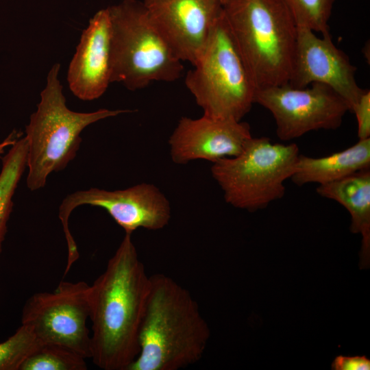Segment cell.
Returning a JSON list of instances; mask_svg holds the SVG:
<instances>
[{
	"label": "cell",
	"mask_w": 370,
	"mask_h": 370,
	"mask_svg": "<svg viewBox=\"0 0 370 370\" xmlns=\"http://www.w3.org/2000/svg\"><path fill=\"white\" fill-rule=\"evenodd\" d=\"M252 137L247 123L210 117H182L169 139L172 161L186 164L195 160L211 162L241 153Z\"/></svg>",
	"instance_id": "cell-13"
},
{
	"label": "cell",
	"mask_w": 370,
	"mask_h": 370,
	"mask_svg": "<svg viewBox=\"0 0 370 370\" xmlns=\"http://www.w3.org/2000/svg\"><path fill=\"white\" fill-rule=\"evenodd\" d=\"M41 343L27 325L21 324L12 336L0 343V370H20Z\"/></svg>",
	"instance_id": "cell-20"
},
{
	"label": "cell",
	"mask_w": 370,
	"mask_h": 370,
	"mask_svg": "<svg viewBox=\"0 0 370 370\" xmlns=\"http://www.w3.org/2000/svg\"><path fill=\"white\" fill-rule=\"evenodd\" d=\"M21 134L16 130H14L3 141H1L0 143V155L4 152L7 147L12 146L21 136Z\"/></svg>",
	"instance_id": "cell-23"
},
{
	"label": "cell",
	"mask_w": 370,
	"mask_h": 370,
	"mask_svg": "<svg viewBox=\"0 0 370 370\" xmlns=\"http://www.w3.org/2000/svg\"><path fill=\"white\" fill-rule=\"evenodd\" d=\"M185 84L210 117L237 121L254 103L256 85L239 51L223 9Z\"/></svg>",
	"instance_id": "cell-6"
},
{
	"label": "cell",
	"mask_w": 370,
	"mask_h": 370,
	"mask_svg": "<svg viewBox=\"0 0 370 370\" xmlns=\"http://www.w3.org/2000/svg\"><path fill=\"white\" fill-rule=\"evenodd\" d=\"M293 16L297 26L305 27L321 35L330 33L329 21L336 0H281Z\"/></svg>",
	"instance_id": "cell-19"
},
{
	"label": "cell",
	"mask_w": 370,
	"mask_h": 370,
	"mask_svg": "<svg viewBox=\"0 0 370 370\" xmlns=\"http://www.w3.org/2000/svg\"><path fill=\"white\" fill-rule=\"evenodd\" d=\"M210 330L190 293L164 274L150 276L139 352L127 370H178L199 361Z\"/></svg>",
	"instance_id": "cell-2"
},
{
	"label": "cell",
	"mask_w": 370,
	"mask_h": 370,
	"mask_svg": "<svg viewBox=\"0 0 370 370\" xmlns=\"http://www.w3.org/2000/svg\"><path fill=\"white\" fill-rule=\"evenodd\" d=\"M27 145L18 138L2 158L0 172V254L7 232V225L13 208L12 198L27 168Z\"/></svg>",
	"instance_id": "cell-17"
},
{
	"label": "cell",
	"mask_w": 370,
	"mask_h": 370,
	"mask_svg": "<svg viewBox=\"0 0 370 370\" xmlns=\"http://www.w3.org/2000/svg\"><path fill=\"white\" fill-rule=\"evenodd\" d=\"M295 143H273L269 138L251 137L240 154L217 160L211 174L226 203L255 212L284 197L299 157Z\"/></svg>",
	"instance_id": "cell-7"
},
{
	"label": "cell",
	"mask_w": 370,
	"mask_h": 370,
	"mask_svg": "<svg viewBox=\"0 0 370 370\" xmlns=\"http://www.w3.org/2000/svg\"><path fill=\"white\" fill-rule=\"evenodd\" d=\"M150 276L125 233L105 271L89 288L93 363L103 370H127L139 352V333Z\"/></svg>",
	"instance_id": "cell-1"
},
{
	"label": "cell",
	"mask_w": 370,
	"mask_h": 370,
	"mask_svg": "<svg viewBox=\"0 0 370 370\" xmlns=\"http://www.w3.org/2000/svg\"><path fill=\"white\" fill-rule=\"evenodd\" d=\"M310 85L297 88L285 84L256 90L254 103L271 113L281 140H291L312 131L336 130L349 112L345 100L330 87Z\"/></svg>",
	"instance_id": "cell-10"
},
{
	"label": "cell",
	"mask_w": 370,
	"mask_h": 370,
	"mask_svg": "<svg viewBox=\"0 0 370 370\" xmlns=\"http://www.w3.org/2000/svg\"><path fill=\"white\" fill-rule=\"evenodd\" d=\"M86 358L64 345L41 343L20 370H86Z\"/></svg>",
	"instance_id": "cell-18"
},
{
	"label": "cell",
	"mask_w": 370,
	"mask_h": 370,
	"mask_svg": "<svg viewBox=\"0 0 370 370\" xmlns=\"http://www.w3.org/2000/svg\"><path fill=\"white\" fill-rule=\"evenodd\" d=\"M356 68L336 47L330 34L319 37L310 29L297 26L292 71L287 84L303 88L314 83L328 86L339 95L352 112L365 89L357 84Z\"/></svg>",
	"instance_id": "cell-11"
},
{
	"label": "cell",
	"mask_w": 370,
	"mask_h": 370,
	"mask_svg": "<svg viewBox=\"0 0 370 370\" xmlns=\"http://www.w3.org/2000/svg\"><path fill=\"white\" fill-rule=\"evenodd\" d=\"M112 26L111 83L130 90L182 77V61L155 24L143 1L108 7Z\"/></svg>",
	"instance_id": "cell-5"
},
{
	"label": "cell",
	"mask_w": 370,
	"mask_h": 370,
	"mask_svg": "<svg viewBox=\"0 0 370 370\" xmlns=\"http://www.w3.org/2000/svg\"><path fill=\"white\" fill-rule=\"evenodd\" d=\"M143 3L180 59L192 65L223 12L221 0H143Z\"/></svg>",
	"instance_id": "cell-12"
},
{
	"label": "cell",
	"mask_w": 370,
	"mask_h": 370,
	"mask_svg": "<svg viewBox=\"0 0 370 370\" xmlns=\"http://www.w3.org/2000/svg\"><path fill=\"white\" fill-rule=\"evenodd\" d=\"M370 168V138L330 156L312 158L299 154L291 177L297 186L323 185Z\"/></svg>",
	"instance_id": "cell-16"
},
{
	"label": "cell",
	"mask_w": 370,
	"mask_h": 370,
	"mask_svg": "<svg viewBox=\"0 0 370 370\" xmlns=\"http://www.w3.org/2000/svg\"><path fill=\"white\" fill-rule=\"evenodd\" d=\"M89 288L84 281H62L53 292L32 295L23 306L21 324L42 343L60 344L90 358Z\"/></svg>",
	"instance_id": "cell-8"
},
{
	"label": "cell",
	"mask_w": 370,
	"mask_h": 370,
	"mask_svg": "<svg viewBox=\"0 0 370 370\" xmlns=\"http://www.w3.org/2000/svg\"><path fill=\"white\" fill-rule=\"evenodd\" d=\"M332 369L334 370H369L370 360L365 356H338L332 362Z\"/></svg>",
	"instance_id": "cell-22"
},
{
	"label": "cell",
	"mask_w": 370,
	"mask_h": 370,
	"mask_svg": "<svg viewBox=\"0 0 370 370\" xmlns=\"http://www.w3.org/2000/svg\"><path fill=\"white\" fill-rule=\"evenodd\" d=\"M112 26L108 8L99 10L83 31L68 69L73 94L83 101L99 98L111 83Z\"/></svg>",
	"instance_id": "cell-14"
},
{
	"label": "cell",
	"mask_w": 370,
	"mask_h": 370,
	"mask_svg": "<svg viewBox=\"0 0 370 370\" xmlns=\"http://www.w3.org/2000/svg\"><path fill=\"white\" fill-rule=\"evenodd\" d=\"M82 205L101 208L127 234L138 228L158 230L169 224L171 217L170 202L154 184L141 183L123 190H106L91 188L67 195L59 208V218L68 247L69 264L78 258L76 243L69 228V218L74 209Z\"/></svg>",
	"instance_id": "cell-9"
},
{
	"label": "cell",
	"mask_w": 370,
	"mask_h": 370,
	"mask_svg": "<svg viewBox=\"0 0 370 370\" xmlns=\"http://www.w3.org/2000/svg\"><path fill=\"white\" fill-rule=\"evenodd\" d=\"M224 16L256 90L287 84L297 25L281 0H227Z\"/></svg>",
	"instance_id": "cell-3"
},
{
	"label": "cell",
	"mask_w": 370,
	"mask_h": 370,
	"mask_svg": "<svg viewBox=\"0 0 370 370\" xmlns=\"http://www.w3.org/2000/svg\"><path fill=\"white\" fill-rule=\"evenodd\" d=\"M358 123V137L360 140L370 138V91L365 89L352 111Z\"/></svg>",
	"instance_id": "cell-21"
},
{
	"label": "cell",
	"mask_w": 370,
	"mask_h": 370,
	"mask_svg": "<svg viewBox=\"0 0 370 370\" xmlns=\"http://www.w3.org/2000/svg\"><path fill=\"white\" fill-rule=\"evenodd\" d=\"M321 197L341 204L351 215L350 231L362 236L360 269H368L370 262V168L341 180L319 185Z\"/></svg>",
	"instance_id": "cell-15"
},
{
	"label": "cell",
	"mask_w": 370,
	"mask_h": 370,
	"mask_svg": "<svg viewBox=\"0 0 370 370\" xmlns=\"http://www.w3.org/2000/svg\"><path fill=\"white\" fill-rule=\"evenodd\" d=\"M227 0H221L223 5L227 1Z\"/></svg>",
	"instance_id": "cell-24"
},
{
	"label": "cell",
	"mask_w": 370,
	"mask_h": 370,
	"mask_svg": "<svg viewBox=\"0 0 370 370\" xmlns=\"http://www.w3.org/2000/svg\"><path fill=\"white\" fill-rule=\"evenodd\" d=\"M60 64L48 73L37 110L25 127L27 145L26 183L31 191L43 188L52 172L64 170L76 156L80 134L88 125L107 118L131 112L130 110L99 109L92 112L71 110L66 104L58 78Z\"/></svg>",
	"instance_id": "cell-4"
}]
</instances>
